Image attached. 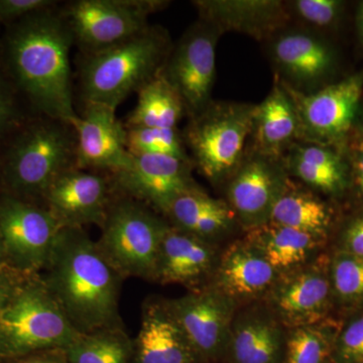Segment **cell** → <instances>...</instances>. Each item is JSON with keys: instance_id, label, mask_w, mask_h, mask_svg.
<instances>
[{"instance_id": "obj_1", "label": "cell", "mask_w": 363, "mask_h": 363, "mask_svg": "<svg viewBox=\"0 0 363 363\" xmlns=\"http://www.w3.org/2000/svg\"><path fill=\"white\" fill-rule=\"evenodd\" d=\"M43 281L81 334L121 327V279L84 228L62 227Z\"/></svg>"}, {"instance_id": "obj_2", "label": "cell", "mask_w": 363, "mask_h": 363, "mask_svg": "<svg viewBox=\"0 0 363 363\" xmlns=\"http://www.w3.org/2000/svg\"><path fill=\"white\" fill-rule=\"evenodd\" d=\"M73 37L55 7L16 21L7 33L6 58L18 87L44 116L72 123L70 51Z\"/></svg>"}, {"instance_id": "obj_3", "label": "cell", "mask_w": 363, "mask_h": 363, "mask_svg": "<svg viewBox=\"0 0 363 363\" xmlns=\"http://www.w3.org/2000/svg\"><path fill=\"white\" fill-rule=\"evenodd\" d=\"M172 48L167 30L149 26L108 49L83 55L79 86L84 104L116 109L162 70Z\"/></svg>"}, {"instance_id": "obj_4", "label": "cell", "mask_w": 363, "mask_h": 363, "mask_svg": "<svg viewBox=\"0 0 363 363\" xmlns=\"http://www.w3.org/2000/svg\"><path fill=\"white\" fill-rule=\"evenodd\" d=\"M80 334L42 279L16 286L0 309V355L65 350Z\"/></svg>"}, {"instance_id": "obj_5", "label": "cell", "mask_w": 363, "mask_h": 363, "mask_svg": "<svg viewBox=\"0 0 363 363\" xmlns=\"http://www.w3.org/2000/svg\"><path fill=\"white\" fill-rule=\"evenodd\" d=\"M253 109L252 104L211 101L191 117L184 142L193 166L211 183L230 178L245 159L252 133Z\"/></svg>"}, {"instance_id": "obj_6", "label": "cell", "mask_w": 363, "mask_h": 363, "mask_svg": "<svg viewBox=\"0 0 363 363\" xmlns=\"http://www.w3.org/2000/svg\"><path fill=\"white\" fill-rule=\"evenodd\" d=\"M76 167V135L66 121L45 116L14 140L6 157L7 183L18 195L44 197L60 175Z\"/></svg>"}, {"instance_id": "obj_7", "label": "cell", "mask_w": 363, "mask_h": 363, "mask_svg": "<svg viewBox=\"0 0 363 363\" xmlns=\"http://www.w3.org/2000/svg\"><path fill=\"white\" fill-rule=\"evenodd\" d=\"M167 225L168 221L147 205L118 195L100 227L98 247L123 278L155 281L160 243Z\"/></svg>"}, {"instance_id": "obj_8", "label": "cell", "mask_w": 363, "mask_h": 363, "mask_svg": "<svg viewBox=\"0 0 363 363\" xmlns=\"http://www.w3.org/2000/svg\"><path fill=\"white\" fill-rule=\"evenodd\" d=\"M160 0H77L61 14L83 55L104 51L149 26L147 18L168 6Z\"/></svg>"}, {"instance_id": "obj_9", "label": "cell", "mask_w": 363, "mask_h": 363, "mask_svg": "<svg viewBox=\"0 0 363 363\" xmlns=\"http://www.w3.org/2000/svg\"><path fill=\"white\" fill-rule=\"evenodd\" d=\"M222 33L199 20L172 48L162 74L183 100L190 117L211 104L216 76V48Z\"/></svg>"}, {"instance_id": "obj_10", "label": "cell", "mask_w": 363, "mask_h": 363, "mask_svg": "<svg viewBox=\"0 0 363 363\" xmlns=\"http://www.w3.org/2000/svg\"><path fill=\"white\" fill-rule=\"evenodd\" d=\"M333 297L330 260L318 257L279 274L264 300L272 315L290 329L327 321Z\"/></svg>"}, {"instance_id": "obj_11", "label": "cell", "mask_w": 363, "mask_h": 363, "mask_svg": "<svg viewBox=\"0 0 363 363\" xmlns=\"http://www.w3.org/2000/svg\"><path fill=\"white\" fill-rule=\"evenodd\" d=\"M283 84L288 91L298 118V142L329 145L347 135L357 118L363 88V76H351L320 88L300 92Z\"/></svg>"}, {"instance_id": "obj_12", "label": "cell", "mask_w": 363, "mask_h": 363, "mask_svg": "<svg viewBox=\"0 0 363 363\" xmlns=\"http://www.w3.org/2000/svg\"><path fill=\"white\" fill-rule=\"evenodd\" d=\"M200 360L225 354L238 304L213 286L164 301Z\"/></svg>"}, {"instance_id": "obj_13", "label": "cell", "mask_w": 363, "mask_h": 363, "mask_svg": "<svg viewBox=\"0 0 363 363\" xmlns=\"http://www.w3.org/2000/svg\"><path fill=\"white\" fill-rule=\"evenodd\" d=\"M61 228L45 207L11 196L0 201V242L6 257L23 272L44 269Z\"/></svg>"}, {"instance_id": "obj_14", "label": "cell", "mask_w": 363, "mask_h": 363, "mask_svg": "<svg viewBox=\"0 0 363 363\" xmlns=\"http://www.w3.org/2000/svg\"><path fill=\"white\" fill-rule=\"evenodd\" d=\"M291 179L281 160L252 150L229 178L227 203L245 230L271 220L272 212Z\"/></svg>"}, {"instance_id": "obj_15", "label": "cell", "mask_w": 363, "mask_h": 363, "mask_svg": "<svg viewBox=\"0 0 363 363\" xmlns=\"http://www.w3.org/2000/svg\"><path fill=\"white\" fill-rule=\"evenodd\" d=\"M191 162L160 155L133 156L128 168L112 174L118 195L142 202L164 214L179 196L199 187Z\"/></svg>"}, {"instance_id": "obj_16", "label": "cell", "mask_w": 363, "mask_h": 363, "mask_svg": "<svg viewBox=\"0 0 363 363\" xmlns=\"http://www.w3.org/2000/svg\"><path fill=\"white\" fill-rule=\"evenodd\" d=\"M113 183L108 177L74 167L52 182L43 199L45 209L62 227H101L113 201Z\"/></svg>"}, {"instance_id": "obj_17", "label": "cell", "mask_w": 363, "mask_h": 363, "mask_svg": "<svg viewBox=\"0 0 363 363\" xmlns=\"http://www.w3.org/2000/svg\"><path fill=\"white\" fill-rule=\"evenodd\" d=\"M71 125L76 135V168L116 174L130 166L133 156L126 147V128L116 109L86 104Z\"/></svg>"}, {"instance_id": "obj_18", "label": "cell", "mask_w": 363, "mask_h": 363, "mask_svg": "<svg viewBox=\"0 0 363 363\" xmlns=\"http://www.w3.org/2000/svg\"><path fill=\"white\" fill-rule=\"evenodd\" d=\"M288 28L272 38L269 56L281 82L308 93L331 71L333 52L314 33Z\"/></svg>"}, {"instance_id": "obj_19", "label": "cell", "mask_w": 363, "mask_h": 363, "mask_svg": "<svg viewBox=\"0 0 363 363\" xmlns=\"http://www.w3.org/2000/svg\"><path fill=\"white\" fill-rule=\"evenodd\" d=\"M200 20L220 30L269 39L288 28L292 14L281 0H196Z\"/></svg>"}, {"instance_id": "obj_20", "label": "cell", "mask_w": 363, "mask_h": 363, "mask_svg": "<svg viewBox=\"0 0 363 363\" xmlns=\"http://www.w3.org/2000/svg\"><path fill=\"white\" fill-rule=\"evenodd\" d=\"M218 259L215 245L179 230L168 222L160 243L155 281L196 290L213 274Z\"/></svg>"}, {"instance_id": "obj_21", "label": "cell", "mask_w": 363, "mask_h": 363, "mask_svg": "<svg viewBox=\"0 0 363 363\" xmlns=\"http://www.w3.org/2000/svg\"><path fill=\"white\" fill-rule=\"evenodd\" d=\"M279 274L243 238L234 241L219 255L211 286L238 305L264 298Z\"/></svg>"}, {"instance_id": "obj_22", "label": "cell", "mask_w": 363, "mask_h": 363, "mask_svg": "<svg viewBox=\"0 0 363 363\" xmlns=\"http://www.w3.org/2000/svg\"><path fill=\"white\" fill-rule=\"evenodd\" d=\"M286 329L264 308L234 317L226 352L233 363H281Z\"/></svg>"}, {"instance_id": "obj_23", "label": "cell", "mask_w": 363, "mask_h": 363, "mask_svg": "<svg viewBox=\"0 0 363 363\" xmlns=\"http://www.w3.org/2000/svg\"><path fill=\"white\" fill-rule=\"evenodd\" d=\"M133 352L135 363L201 362L164 302H152L145 307Z\"/></svg>"}, {"instance_id": "obj_24", "label": "cell", "mask_w": 363, "mask_h": 363, "mask_svg": "<svg viewBox=\"0 0 363 363\" xmlns=\"http://www.w3.org/2000/svg\"><path fill=\"white\" fill-rule=\"evenodd\" d=\"M253 150L281 160L291 145L298 142L300 125L292 98L279 80L252 116Z\"/></svg>"}, {"instance_id": "obj_25", "label": "cell", "mask_w": 363, "mask_h": 363, "mask_svg": "<svg viewBox=\"0 0 363 363\" xmlns=\"http://www.w3.org/2000/svg\"><path fill=\"white\" fill-rule=\"evenodd\" d=\"M172 226L215 245L238 225L228 203L198 187L176 198L164 213Z\"/></svg>"}, {"instance_id": "obj_26", "label": "cell", "mask_w": 363, "mask_h": 363, "mask_svg": "<svg viewBox=\"0 0 363 363\" xmlns=\"http://www.w3.org/2000/svg\"><path fill=\"white\" fill-rule=\"evenodd\" d=\"M245 240L284 274L314 259L326 238L269 221L247 230Z\"/></svg>"}, {"instance_id": "obj_27", "label": "cell", "mask_w": 363, "mask_h": 363, "mask_svg": "<svg viewBox=\"0 0 363 363\" xmlns=\"http://www.w3.org/2000/svg\"><path fill=\"white\" fill-rule=\"evenodd\" d=\"M289 176L327 194H339L347 185V169L329 145L297 142L281 159Z\"/></svg>"}, {"instance_id": "obj_28", "label": "cell", "mask_w": 363, "mask_h": 363, "mask_svg": "<svg viewBox=\"0 0 363 363\" xmlns=\"http://www.w3.org/2000/svg\"><path fill=\"white\" fill-rule=\"evenodd\" d=\"M138 95V104L126 119L125 128H177L186 113L183 100L162 71Z\"/></svg>"}, {"instance_id": "obj_29", "label": "cell", "mask_w": 363, "mask_h": 363, "mask_svg": "<svg viewBox=\"0 0 363 363\" xmlns=\"http://www.w3.org/2000/svg\"><path fill=\"white\" fill-rule=\"evenodd\" d=\"M326 238L332 222L330 208L309 191L289 182L272 212L271 220Z\"/></svg>"}, {"instance_id": "obj_30", "label": "cell", "mask_w": 363, "mask_h": 363, "mask_svg": "<svg viewBox=\"0 0 363 363\" xmlns=\"http://www.w3.org/2000/svg\"><path fill=\"white\" fill-rule=\"evenodd\" d=\"M69 363H128L133 343L123 327L80 334L63 350Z\"/></svg>"}, {"instance_id": "obj_31", "label": "cell", "mask_w": 363, "mask_h": 363, "mask_svg": "<svg viewBox=\"0 0 363 363\" xmlns=\"http://www.w3.org/2000/svg\"><path fill=\"white\" fill-rule=\"evenodd\" d=\"M336 335L327 321L286 329L281 363H332Z\"/></svg>"}, {"instance_id": "obj_32", "label": "cell", "mask_w": 363, "mask_h": 363, "mask_svg": "<svg viewBox=\"0 0 363 363\" xmlns=\"http://www.w3.org/2000/svg\"><path fill=\"white\" fill-rule=\"evenodd\" d=\"M126 147L131 156L160 155L192 162L177 128H126Z\"/></svg>"}, {"instance_id": "obj_33", "label": "cell", "mask_w": 363, "mask_h": 363, "mask_svg": "<svg viewBox=\"0 0 363 363\" xmlns=\"http://www.w3.org/2000/svg\"><path fill=\"white\" fill-rule=\"evenodd\" d=\"M330 277L334 297L350 304L362 302V257L340 250L330 260Z\"/></svg>"}, {"instance_id": "obj_34", "label": "cell", "mask_w": 363, "mask_h": 363, "mask_svg": "<svg viewBox=\"0 0 363 363\" xmlns=\"http://www.w3.org/2000/svg\"><path fill=\"white\" fill-rule=\"evenodd\" d=\"M333 363H363V313L336 335Z\"/></svg>"}, {"instance_id": "obj_35", "label": "cell", "mask_w": 363, "mask_h": 363, "mask_svg": "<svg viewBox=\"0 0 363 363\" xmlns=\"http://www.w3.org/2000/svg\"><path fill=\"white\" fill-rule=\"evenodd\" d=\"M291 14L307 25L325 28L332 25L340 13L337 0H296L289 2Z\"/></svg>"}, {"instance_id": "obj_36", "label": "cell", "mask_w": 363, "mask_h": 363, "mask_svg": "<svg viewBox=\"0 0 363 363\" xmlns=\"http://www.w3.org/2000/svg\"><path fill=\"white\" fill-rule=\"evenodd\" d=\"M56 6L57 2L51 0H0V21L16 23Z\"/></svg>"}, {"instance_id": "obj_37", "label": "cell", "mask_w": 363, "mask_h": 363, "mask_svg": "<svg viewBox=\"0 0 363 363\" xmlns=\"http://www.w3.org/2000/svg\"><path fill=\"white\" fill-rule=\"evenodd\" d=\"M342 252L363 259V213L353 218L344 229Z\"/></svg>"}, {"instance_id": "obj_38", "label": "cell", "mask_w": 363, "mask_h": 363, "mask_svg": "<svg viewBox=\"0 0 363 363\" xmlns=\"http://www.w3.org/2000/svg\"><path fill=\"white\" fill-rule=\"evenodd\" d=\"M16 109L9 88L0 77V138L13 128L16 121Z\"/></svg>"}, {"instance_id": "obj_39", "label": "cell", "mask_w": 363, "mask_h": 363, "mask_svg": "<svg viewBox=\"0 0 363 363\" xmlns=\"http://www.w3.org/2000/svg\"><path fill=\"white\" fill-rule=\"evenodd\" d=\"M352 177L358 194L363 198V142L353 152Z\"/></svg>"}, {"instance_id": "obj_40", "label": "cell", "mask_w": 363, "mask_h": 363, "mask_svg": "<svg viewBox=\"0 0 363 363\" xmlns=\"http://www.w3.org/2000/svg\"><path fill=\"white\" fill-rule=\"evenodd\" d=\"M16 363H69L63 350L48 351L43 354L33 355Z\"/></svg>"}, {"instance_id": "obj_41", "label": "cell", "mask_w": 363, "mask_h": 363, "mask_svg": "<svg viewBox=\"0 0 363 363\" xmlns=\"http://www.w3.org/2000/svg\"><path fill=\"white\" fill-rule=\"evenodd\" d=\"M16 286H13L6 274H2L0 271V309L6 304L9 298L11 297L14 289Z\"/></svg>"}, {"instance_id": "obj_42", "label": "cell", "mask_w": 363, "mask_h": 363, "mask_svg": "<svg viewBox=\"0 0 363 363\" xmlns=\"http://www.w3.org/2000/svg\"><path fill=\"white\" fill-rule=\"evenodd\" d=\"M359 26H360V30H362V37H363V4H362V6H360V11H359Z\"/></svg>"}, {"instance_id": "obj_43", "label": "cell", "mask_w": 363, "mask_h": 363, "mask_svg": "<svg viewBox=\"0 0 363 363\" xmlns=\"http://www.w3.org/2000/svg\"><path fill=\"white\" fill-rule=\"evenodd\" d=\"M6 257L4 255V248H2L1 242H0V267H1L2 260Z\"/></svg>"}, {"instance_id": "obj_44", "label": "cell", "mask_w": 363, "mask_h": 363, "mask_svg": "<svg viewBox=\"0 0 363 363\" xmlns=\"http://www.w3.org/2000/svg\"><path fill=\"white\" fill-rule=\"evenodd\" d=\"M360 133H362V142H363V121H362V124H360Z\"/></svg>"}]
</instances>
